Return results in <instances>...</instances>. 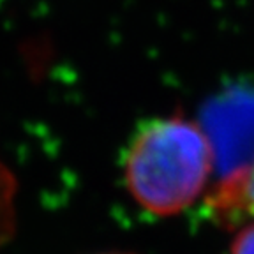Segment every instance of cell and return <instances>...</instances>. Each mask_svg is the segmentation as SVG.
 Masks as SVG:
<instances>
[{
    "label": "cell",
    "mask_w": 254,
    "mask_h": 254,
    "mask_svg": "<svg viewBox=\"0 0 254 254\" xmlns=\"http://www.w3.org/2000/svg\"><path fill=\"white\" fill-rule=\"evenodd\" d=\"M214 170V148L201 124L184 117L147 124L134 136L124 164L131 198L157 217L189 208Z\"/></svg>",
    "instance_id": "obj_1"
},
{
    "label": "cell",
    "mask_w": 254,
    "mask_h": 254,
    "mask_svg": "<svg viewBox=\"0 0 254 254\" xmlns=\"http://www.w3.org/2000/svg\"><path fill=\"white\" fill-rule=\"evenodd\" d=\"M201 127L214 148L219 180L254 164V90L233 88L215 97L203 111Z\"/></svg>",
    "instance_id": "obj_2"
},
{
    "label": "cell",
    "mask_w": 254,
    "mask_h": 254,
    "mask_svg": "<svg viewBox=\"0 0 254 254\" xmlns=\"http://www.w3.org/2000/svg\"><path fill=\"white\" fill-rule=\"evenodd\" d=\"M210 210L226 226H240L254 219V164L230 179L219 180L208 199Z\"/></svg>",
    "instance_id": "obj_3"
},
{
    "label": "cell",
    "mask_w": 254,
    "mask_h": 254,
    "mask_svg": "<svg viewBox=\"0 0 254 254\" xmlns=\"http://www.w3.org/2000/svg\"><path fill=\"white\" fill-rule=\"evenodd\" d=\"M16 226V180L0 161V247L12 238Z\"/></svg>",
    "instance_id": "obj_4"
},
{
    "label": "cell",
    "mask_w": 254,
    "mask_h": 254,
    "mask_svg": "<svg viewBox=\"0 0 254 254\" xmlns=\"http://www.w3.org/2000/svg\"><path fill=\"white\" fill-rule=\"evenodd\" d=\"M230 254H254V219L237 226Z\"/></svg>",
    "instance_id": "obj_5"
},
{
    "label": "cell",
    "mask_w": 254,
    "mask_h": 254,
    "mask_svg": "<svg viewBox=\"0 0 254 254\" xmlns=\"http://www.w3.org/2000/svg\"><path fill=\"white\" fill-rule=\"evenodd\" d=\"M106 254H126V253H106Z\"/></svg>",
    "instance_id": "obj_6"
}]
</instances>
